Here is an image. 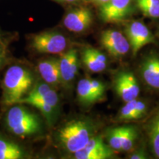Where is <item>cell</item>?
<instances>
[{"label": "cell", "instance_id": "7c38bea8", "mask_svg": "<svg viewBox=\"0 0 159 159\" xmlns=\"http://www.w3.org/2000/svg\"><path fill=\"white\" fill-rule=\"evenodd\" d=\"M92 20V13L90 9L85 7H80L71 10L66 15L63 25L69 31L82 33L90 27Z\"/></svg>", "mask_w": 159, "mask_h": 159}, {"label": "cell", "instance_id": "9a60e30c", "mask_svg": "<svg viewBox=\"0 0 159 159\" xmlns=\"http://www.w3.org/2000/svg\"><path fill=\"white\" fill-rule=\"evenodd\" d=\"M82 61L91 72H102L106 69L108 59L102 52L93 47H85L82 52Z\"/></svg>", "mask_w": 159, "mask_h": 159}, {"label": "cell", "instance_id": "83f0119b", "mask_svg": "<svg viewBox=\"0 0 159 159\" xmlns=\"http://www.w3.org/2000/svg\"><path fill=\"white\" fill-rule=\"evenodd\" d=\"M91 1L94 2H96L97 4H100V5H102V4L107 2L108 0H91Z\"/></svg>", "mask_w": 159, "mask_h": 159}, {"label": "cell", "instance_id": "9c48e42d", "mask_svg": "<svg viewBox=\"0 0 159 159\" xmlns=\"http://www.w3.org/2000/svg\"><path fill=\"white\" fill-rule=\"evenodd\" d=\"M101 44L111 56L119 58L128 54L130 46L127 37L115 30H106L100 36Z\"/></svg>", "mask_w": 159, "mask_h": 159}, {"label": "cell", "instance_id": "f1b7e54d", "mask_svg": "<svg viewBox=\"0 0 159 159\" xmlns=\"http://www.w3.org/2000/svg\"><path fill=\"white\" fill-rule=\"evenodd\" d=\"M58 1L66 2H75V1H76V0H58Z\"/></svg>", "mask_w": 159, "mask_h": 159}, {"label": "cell", "instance_id": "d6986e66", "mask_svg": "<svg viewBox=\"0 0 159 159\" xmlns=\"http://www.w3.org/2000/svg\"><path fill=\"white\" fill-rule=\"evenodd\" d=\"M24 158V151L16 143L0 139V159Z\"/></svg>", "mask_w": 159, "mask_h": 159}, {"label": "cell", "instance_id": "484cf974", "mask_svg": "<svg viewBox=\"0 0 159 159\" xmlns=\"http://www.w3.org/2000/svg\"><path fill=\"white\" fill-rule=\"evenodd\" d=\"M136 5H150L159 6V0H135Z\"/></svg>", "mask_w": 159, "mask_h": 159}, {"label": "cell", "instance_id": "52a82bcc", "mask_svg": "<svg viewBox=\"0 0 159 159\" xmlns=\"http://www.w3.org/2000/svg\"><path fill=\"white\" fill-rule=\"evenodd\" d=\"M73 155L76 159H108L116 156V151L105 144L101 136H93L82 150Z\"/></svg>", "mask_w": 159, "mask_h": 159}, {"label": "cell", "instance_id": "30bf717a", "mask_svg": "<svg viewBox=\"0 0 159 159\" xmlns=\"http://www.w3.org/2000/svg\"><path fill=\"white\" fill-rule=\"evenodd\" d=\"M132 0H108L101 5L99 16L103 21L108 23L122 21L130 14Z\"/></svg>", "mask_w": 159, "mask_h": 159}, {"label": "cell", "instance_id": "cb8c5ba5", "mask_svg": "<svg viewBox=\"0 0 159 159\" xmlns=\"http://www.w3.org/2000/svg\"><path fill=\"white\" fill-rule=\"evenodd\" d=\"M148 111V105L146 102L142 100H138L137 99L136 108L133 114L132 121L138 120V119H142L146 116Z\"/></svg>", "mask_w": 159, "mask_h": 159}, {"label": "cell", "instance_id": "7402d4cb", "mask_svg": "<svg viewBox=\"0 0 159 159\" xmlns=\"http://www.w3.org/2000/svg\"><path fill=\"white\" fill-rule=\"evenodd\" d=\"M136 102L137 99L125 102V105H123L119 111L118 116H117L119 121H124V122L132 121V116L136 108Z\"/></svg>", "mask_w": 159, "mask_h": 159}, {"label": "cell", "instance_id": "5bb4252c", "mask_svg": "<svg viewBox=\"0 0 159 159\" xmlns=\"http://www.w3.org/2000/svg\"><path fill=\"white\" fill-rule=\"evenodd\" d=\"M61 83L69 84L78 73L79 57L77 49H70L63 53L58 59Z\"/></svg>", "mask_w": 159, "mask_h": 159}, {"label": "cell", "instance_id": "4316f807", "mask_svg": "<svg viewBox=\"0 0 159 159\" xmlns=\"http://www.w3.org/2000/svg\"><path fill=\"white\" fill-rule=\"evenodd\" d=\"M5 49L0 46V68H1L3 64L4 61H5Z\"/></svg>", "mask_w": 159, "mask_h": 159}, {"label": "cell", "instance_id": "ac0fdd59", "mask_svg": "<svg viewBox=\"0 0 159 159\" xmlns=\"http://www.w3.org/2000/svg\"><path fill=\"white\" fill-rule=\"evenodd\" d=\"M139 139V130L136 126L125 125L122 126V152H130L134 150Z\"/></svg>", "mask_w": 159, "mask_h": 159}, {"label": "cell", "instance_id": "7a4b0ae2", "mask_svg": "<svg viewBox=\"0 0 159 159\" xmlns=\"http://www.w3.org/2000/svg\"><path fill=\"white\" fill-rule=\"evenodd\" d=\"M33 75L21 66H12L4 76L3 102L6 105L19 103L25 97L33 85Z\"/></svg>", "mask_w": 159, "mask_h": 159}, {"label": "cell", "instance_id": "4fadbf2b", "mask_svg": "<svg viewBox=\"0 0 159 159\" xmlns=\"http://www.w3.org/2000/svg\"><path fill=\"white\" fill-rule=\"evenodd\" d=\"M139 73L148 87L159 91V55L151 52L146 55L139 66Z\"/></svg>", "mask_w": 159, "mask_h": 159}, {"label": "cell", "instance_id": "603a6c76", "mask_svg": "<svg viewBox=\"0 0 159 159\" xmlns=\"http://www.w3.org/2000/svg\"><path fill=\"white\" fill-rule=\"evenodd\" d=\"M138 8L142 12V13L146 16L158 19L159 18V6L150 5H136Z\"/></svg>", "mask_w": 159, "mask_h": 159}, {"label": "cell", "instance_id": "6da1fadb", "mask_svg": "<svg viewBox=\"0 0 159 159\" xmlns=\"http://www.w3.org/2000/svg\"><path fill=\"white\" fill-rule=\"evenodd\" d=\"M95 132L96 126L91 120L74 119L59 129L57 139L63 150L74 154L84 148Z\"/></svg>", "mask_w": 159, "mask_h": 159}, {"label": "cell", "instance_id": "e0dca14e", "mask_svg": "<svg viewBox=\"0 0 159 159\" xmlns=\"http://www.w3.org/2000/svg\"><path fill=\"white\" fill-rule=\"evenodd\" d=\"M147 134L151 150L159 158V109L151 117L147 125Z\"/></svg>", "mask_w": 159, "mask_h": 159}, {"label": "cell", "instance_id": "5b68a950", "mask_svg": "<svg viewBox=\"0 0 159 159\" xmlns=\"http://www.w3.org/2000/svg\"><path fill=\"white\" fill-rule=\"evenodd\" d=\"M106 87L104 83L97 79L85 77L77 83V95L83 105H92L105 98Z\"/></svg>", "mask_w": 159, "mask_h": 159}, {"label": "cell", "instance_id": "ffe728a7", "mask_svg": "<svg viewBox=\"0 0 159 159\" xmlns=\"http://www.w3.org/2000/svg\"><path fill=\"white\" fill-rule=\"evenodd\" d=\"M108 144L116 152H122V126L109 128L106 131Z\"/></svg>", "mask_w": 159, "mask_h": 159}, {"label": "cell", "instance_id": "d4e9b609", "mask_svg": "<svg viewBox=\"0 0 159 159\" xmlns=\"http://www.w3.org/2000/svg\"><path fill=\"white\" fill-rule=\"evenodd\" d=\"M128 158L130 159H146L148 158V155L144 147H140L133 151L132 153L129 155Z\"/></svg>", "mask_w": 159, "mask_h": 159}, {"label": "cell", "instance_id": "3957f363", "mask_svg": "<svg viewBox=\"0 0 159 159\" xmlns=\"http://www.w3.org/2000/svg\"><path fill=\"white\" fill-rule=\"evenodd\" d=\"M6 124L10 132L21 137L36 134L41 128L39 117L21 106L10 109L6 116Z\"/></svg>", "mask_w": 159, "mask_h": 159}, {"label": "cell", "instance_id": "8992f818", "mask_svg": "<svg viewBox=\"0 0 159 159\" xmlns=\"http://www.w3.org/2000/svg\"><path fill=\"white\" fill-rule=\"evenodd\" d=\"M125 32L134 56H136L144 46L155 42V38L151 31L141 21H135L128 24Z\"/></svg>", "mask_w": 159, "mask_h": 159}, {"label": "cell", "instance_id": "2e32d148", "mask_svg": "<svg viewBox=\"0 0 159 159\" xmlns=\"http://www.w3.org/2000/svg\"><path fill=\"white\" fill-rule=\"evenodd\" d=\"M38 70L44 82L49 85H57L61 83L58 59L49 58L40 61Z\"/></svg>", "mask_w": 159, "mask_h": 159}, {"label": "cell", "instance_id": "277c9868", "mask_svg": "<svg viewBox=\"0 0 159 159\" xmlns=\"http://www.w3.org/2000/svg\"><path fill=\"white\" fill-rule=\"evenodd\" d=\"M31 46L40 53L60 54L66 48L67 40L64 35L56 32H45L35 35Z\"/></svg>", "mask_w": 159, "mask_h": 159}, {"label": "cell", "instance_id": "ba28073f", "mask_svg": "<svg viewBox=\"0 0 159 159\" xmlns=\"http://www.w3.org/2000/svg\"><path fill=\"white\" fill-rule=\"evenodd\" d=\"M114 87L117 95L125 102L136 99L140 94L138 80L130 71H122L117 73L114 78Z\"/></svg>", "mask_w": 159, "mask_h": 159}, {"label": "cell", "instance_id": "8fae6325", "mask_svg": "<svg viewBox=\"0 0 159 159\" xmlns=\"http://www.w3.org/2000/svg\"><path fill=\"white\" fill-rule=\"evenodd\" d=\"M19 103H25L33 105L41 111L47 122L52 124L57 116L59 105V97L56 91L51 89L42 98L33 99H21Z\"/></svg>", "mask_w": 159, "mask_h": 159}, {"label": "cell", "instance_id": "44dd1931", "mask_svg": "<svg viewBox=\"0 0 159 159\" xmlns=\"http://www.w3.org/2000/svg\"><path fill=\"white\" fill-rule=\"evenodd\" d=\"M52 88L50 85H49L47 83H39L35 85V86L30 91L27 96L23 97L21 99H39L42 98L48 93V91ZM19 100V101H20Z\"/></svg>", "mask_w": 159, "mask_h": 159}]
</instances>
